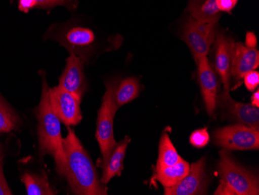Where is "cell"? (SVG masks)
Segmentation results:
<instances>
[{"label": "cell", "mask_w": 259, "mask_h": 195, "mask_svg": "<svg viewBox=\"0 0 259 195\" xmlns=\"http://www.w3.org/2000/svg\"><path fill=\"white\" fill-rule=\"evenodd\" d=\"M62 145L67 163L65 177L72 191L81 195L107 194V187L100 181L90 155L71 128Z\"/></svg>", "instance_id": "cell-1"}, {"label": "cell", "mask_w": 259, "mask_h": 195, "mask_svg": "<svg viewBox=\"0 0 259 195\" xmlns=\"http://www.w3.org/2000/svg\"><path fill=\"white\" fill-rule=\"evenodd\" d=\"M42 94L37 109L39 147L42 155L51 154L55 158L57 171L62 177L66 174V157L62 145L61 122L52 109L49 96V87L42 76Z\"/></svg>", "instance_id": "cell-2"}, {"label": "cell", "mask_w": 259, "mask_h": 195, "mask_svg": "<svg viewBox=\"0 0 259 195\" xmlns=\"http://www.w3.org/2000/svg\"><path fill=\"white\" fill-rule=\"evenodd\" d=\"M221 182L214 194H259L258 179L232 158L228 149L220 152Z\"/></svg>", "instance_id": "cell-3"}, {"label": "cell", "mask_w": 259, "mask_h": 195, "mask_svg": "<svg viewBox=\"0 0 259 195\" xmlns=\"http://www.w3.org/2000/svg\"><path fill=\"white\" fill-rule=\"evenodd\" d=\"M117 84L118 82L116 80H111L106 84L107 91L105 93L101 107L99 110L96 137L103 155L100 167L107 163L115 147L118 144L115 140L113 135V119L119 108L115 100Z\"/></svg>", "instance_id": "cell-4"}, {"label": "cell", "mask_w": 259, "mask_h": 195, "mask_svg": "<svg viewBox=\"0 0 259 195\" xmlns=\"http://www.w3.org/2000/svg\"><path fill=\"white\" fill-rule=\"evenodd\" d=\"M47 34H49L51 39H54L66 48L70 53L79 56L85 62L93 54L97 42V37L93 30L70 23L58 26L55 30L51 28Z\"/></svg>", "instance_id": "cell-5"}, {"label": "cell", "mask_w": 259, "mask_h": 195, "mask_svg": "<svg viewBox=\"0 0 259 195\" xmlns=\"http://www.w3.org/2000/svg\"><path fill=\"white\" fill-rule=\"evenodd\" d=\"M217 34V24H206L190 17L182 29L181 39L190 48L197 62L202 57L207 56L216 40Z\"/></svg>", "instance_id": "cell-6"}, {"label": "cell", "mask_w": 259, "mask_h": 195, "mask_svg": "<svg viewBox=\"0 0 259 195\" xmlns=\"http://www.w3.org/2000/svg\"><path fill=\"white\" fill-rule=\"evenodd\" d=\"M214 142L228 150L258 149V129L244 125H230L218 129L213 135Z\"/></svg>", "instance_id": "cell-7"}, {"label": "cell", "mask_w": 259, "mask_h": 195, "mask_svg": "<svg viewBox=\"0 0 259 195\" xmlns=\"http://www.w3.org/2000/svg\"><path fill=\"white\" fill-rule=\"evenodd\" d=\"M49 96L52 109L61 122L66 126H75L80 123L82 118L81 98L58 86L49 89Z\"/></svg>", "instance_id": "cell-8"}, {"label": "cell", "mask_w": 259, "mask_h": 195, "mask_svg": "<svg viewBox=\"0 0 259 195\" xmlns=\"http://www.w3.org/2000/svg\"><path fill=\"white\" fill-rule=\"evenodd\" d=\"M205 157L192 164L187 175L174 187L164 188V194H206L209 180L205 171Z\"/></svg>", "instance_id": "cell-9"}, {"label": "cell", "mask_w": 259, "mask_h": 195, "mask_svg": "<svg viewBox=\"0 0 259 195\" xmlns=\"http://www.w3.org/2000/svg\"><path fill=\"white\" fill-rule=\"evenodd\" d=\"M214 43L215 68L224 85L222 97H228L230 95L231 61L235 43L231 37L222 33L217 34Z\"/></svg>", "instance_id": "cell-10"}, {"label": "cell", "mask_w": 259, "mask_h": 195, "mask_svg": "<svg viewBox=\"0 0 259 195\" xmlns=\"http://www.w3.org/2000/svg\"><path fill=\"white\" fill-rule=\"evenodd\" d=\"M85 61L75 54H71L66 61V66L59 79L61 88L82 98L87 90V80L84 74Z\"/></svg>", "instance_id": "cell-11"}, {"label": "cell", "mask_w": 259, "mask_h": 195, "mask_svg": "<svg viewBox=\"0 0 259 195\" xmlns=\"http://www.w3.org/2000/svg\"><path fill=\"white\" fill-rule=\"evenodd\" d=\"M198 78L201 88L202 95L206 105V111L213 115L217 106L218 79L207 56H203L197 61Z\"/></svg>", "instance_id": "cell-12"}, {"label": "cell", "mask_w": 259, "mask_h": 195, "mask_svg": "<svg viewBox=\"0 0 259 195\" xmlns=\"http://www.w3.org/2000/svg\"><path fill=\"white\" fill-rule=\"evenodd\" d=\"M259 52L255 48H249L241 42L235 43L232 61L231 75L237 81L242 80L250 71L258 67Z\"/></svg>", "instance_id": "cell-13"}, {"label": "cell", "mask_w": 259, "mask_h": 195, "mask_svg": "<svg viewBox=\"0 0 259 195\" xmlns=\"http://www.w3.org/2000/svg\"><path fill=\"white\" fill-rule=\"evenodd\" d=\"M221 102L228 107L234 119H236L241 125L258 129V107L251 104H244L235 101L230 95L228 97L221 96Z\"/></svg>", "instance_id": "cell-14"}, {"label": "cell", "mask_w": 259, "mask_h": 195, "mask_svg": "<svg viewBox=\"0 0 259 195\" xmlns=\"http://www.w3.org/2000/svg\"><path fill=\"white\" fill-rule=\"evenodd\" d=\"M131 141L132 139L129 136L125 137L124 139L119 142L115 147L107 163L102 166L103 176L100 179V181L103 184H107L116 176L120 177L121 175L122 171L124 168L123 162H124L126 148Z\"/></svg>", "instance_id": "cell-15"}, {"label": "cell", "mask_w": 259, "mask_h": 195, "mask_svg": "<svg viewBox=\"0 0 259 195\" xmlns=\"http://www.w3.org/2000/svg\"><path fill=\"white\" fill-rule=\"evenodd\" d=\"M187 10L193 19L206 24H218L221 16L216 0H189Z\"/></svg>", "instance_id": "cell-16"}, {"label": "cell", "mask_w": 259, "mask_h": 195, "mask_svg": "<svg viewBox=\"0 0 259 195\" xmlns=\"http://www.w3.org/2000/svg\"><path fill=\"white\" fill-rule=\"evenodd\" d=\"M190 169L189 163L182 160L178 164L171 167L155 168L152 180L159 182L164 188L172 187L187 175Z\"/></svg>", "instance_id": "cell-17"}, {"label": "cell", "mask_w": 259, "mask_h": 195, "mask_svg": "<svg viewBox=\"0 0 259 195\" xmlns=\"http://www.w3.org/2000/svg\"><path fill=\"white\" fill-rule=\"evenodd\" d=\"M28 195H54L57 190L50 184L48 175L43 172L41 174L25 173L21 177Z\"/></svg>", "instance_id": "cell-18"}, {"label": "cell", "mask_w": 259, "mask_h": 195, "mask_svg": "<svg viewBox=\"0 0 259 195\" xmlns=\"http://www.w3.org/2000/svg\"><path fill=\"white\" fill-rule=\"evenodd\" d=\"M140 89L141 86L135 77H127L123 80L116 87L115 93L116 105L120 107L135 100L138 97Z\"/></svg>", "instance_id": "cell-19"}, {"label": "cell", "mask_w": 259, "mask_h": 195, "mask_svg": "<svg viewBox=\"0 0 259 195\" xmlns=\"http://www.w3.org/2000/svg\"><path fill=\"white\" fill-rule=\"evenodd\" d=\"M183 159L176 151L168 134L164 132L160 140L159 153L155 168L171 167L178 164Z\"/></svg>", "instance_id": "cell-20"}, {"label": "cell", "mask_w": 259, "mask_h": 195, "mask_svg": "<svg viewBox=\"0 0 259 195\" xmlns=\"http://www.w3.org/2000/svg\"><path fill=\"white\" fill-rule=\"evenodd\" d=\"M17 125V118L14 112L1 102L0 103V133L14 130Z\"/></svg>", "instance_id": "cell-21"}, {"label": "cell", "mask_w": 259, "mask_h": 195, "mask_svg": "<svg viewBox=\"0 0 259 195\" xmlns=\"http://www.w3.org/2000/svg\"><path fill=\"white\" fill-rule=\"evenodd\" d=\"M209 141V135L206 129L195 131L190 135V143L196 148H203L206 146Z\"/></svg>", "instance_id": "cell-22"}, {"label": "cell", "mask_w": 259, "mask_h": 195, "mask_svg": "<svg viewBox=\"0 0 259 195\" xmlns=\"http://www.w3.org/2000/svg\"><path fill=\"white\" fill-rule=\"evenodd\" d=\"M243 79H244L246 88L248 89L249 91H254L258 87L259 72L257 71H250L244 75Z\"/></svg>", "instance_id": "cell-23"}, {"label": "cell", "mask_w": 259, "mask_h": 195, "mask_svg": "<svg viewBox=\"0 0 259 195\" xmlns=\"http://www.w3.org/2000/svg\"><path fill=\"white\" fill-rule=\"evenodd\" d=\"M13 194L6 180L3 169V155L0 152V195Z\"/></svg>", "instance_id": "cell-24"}, {"label": "cell", "mask_w": 259, "mask_h": 195, "mask_svg": "<svg viewBox=\"0 0 259 195\" xmlns=\"http://www.w3.org/2000/svg\"><path fill=\"white\" fill-rule=\"evenodd\" d=\"M238 0H216L217 7L221 12L230 13L238 4Z\"/></svg>", "instance_id": "cell-25"}, {"label": "cell", "mask_w": 259, "mask_h": 195, "mask_svg": "<svg viewBox=\"0 0 259 195\" xmlns=\"http://www.w3.org/2000/svg\"><path fill=\"white\" fill-rule=\"evenodd\" d=\"M36 7L38 8H52L56 6L63 5L68 0H35Z\"/></svg>", "instance_id": "cell-26"}, {"label": "cell", "mask_w": 259, "mask_h": 195, "mask_svg": "<svg viewBox=\"0 0 259 195\" xmlns=\"http://www.w3.org/2000/svg\"><path fill=\"white\" fill-rule=\"evenodd\" d=\"M35 0H19V10L23 13H28L30 10L36 7Z\"/></svg>", "instance_id": "cell-27"}, {"label": "cell", "mask_w": 259, "mask_h": 195, "mask_svg": "<svg viewBox=\"0 0 259 195\" xmlns=\"http://www.w3.org/2000/svg\"><path fill=\"white\" fill-rule=\"evenodd\" d=\"M256 44H257V39H256L254 33L252 32H248L246 35V46L249 48H255Z\"/></svg>", "instance_id": "cell-28"}, {"label": "cell", "mask_w": 259, "mask_h": 195, "mask_svg": "<svg viewBox=\"0 0 259 195\" xmlns=\"http://www.w3.org/2000/svg\"><path fill=\"white\" fill-rule=\"evenodd\" d=\"M251 104L255 106V107H259V91L257 90L255 93H254L252 97H251Z\"/></svg>", "instance_id": "cell-29"}, {"label": "cell", "mask_w": 259, "mask_h": 195, "mask_svg": "<svg viewBox=\"0 0 259 195\" xmlns=\"http://www.w3.org/2000/svg\"><path fill=\"white\" fill-rule=\"evenodd\" d=\"M1 102H3L2 100H1V99H0V103H1Z\"/></svg>", "instance_id": "cell-30"}]
</instances>
